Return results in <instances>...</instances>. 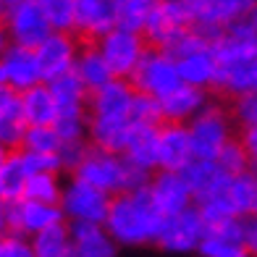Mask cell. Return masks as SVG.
<instances>
[{
  "label": "cell",
  "mask_w": 257,
  "mask_h": 257,
  "mask_svg": "<svg viewBox=\"0 0 257 257\" xmlns=\"http://www.w3.org/2000/svg\"><path fill=\"white\" fill-rule=\"evenodd\" d=\"M163 220H166V215L153 202L150 186H139V189L113 197L108 218H105V228L118 244L142 247V244L158 241Z\"/></svg>",
  "instance_id": "obj_1"
},
{
  "label": "cell",
  "mask_w": 257,
  "mask_h": 257,
  "mask_svg": "<svg viewBox=\"0 0 257 257\" xmlns=\"http://www.w3.org/2000/svg\"><path fill=\"white\" fill-rule=\"evenodd\" d=\"M74 176L89 181L92 186H97V189L113 197L150 184V173L137 168L132 160H126L123 153H110V150H102L95 145L87 150V155L74 168Z\"/></svg>",
  "instance_id": "obj_2"
},
{
  "label": "cell",
  "mask_w": 257,
  "mask_h": 257,
  "mask_svg": "<svg viewBox=\"0 0 257 257\" xmlns=\"http://www.w3.org/2000/svg\"><path fill=\"white\" fill-rule=\"evenodd\" d=\"M128 81L134 84L137 92H145V95L155 100L166 97L171 89H176L181 84L176 58L163 48H147V53L142 55V61L134 68Z\"/></svg>",
  "instance_id": "obj_3"
},
{
  "label": "cell",
  "mask_w": 257,
  "mask_h": 257,
  "mask_svg": "<svg viewBox=\"0 0 257 257\" xmlns=\"http://www.w3.org/2000/svg\"><path fill=\"white\" fill-rule=\"evenodd\" d=\"M189 27H194V21H192V8L186 0H158L145 21L142 34L150 48L166 50Z\"/></svg>",
  "instance_id": "obj_4"
},
{
  "label": "cell",
  "mask_w": 257,
  "mask_h": 257,
  "mask_svg": "<svg viewBox=\"0 0 257 257\" xmlns=\"http://www.w3.org/2000/svg\"><path fill=\"white\" fill-rule=\"evenodd\" d=\"M113 194L97 189L84 179H76L63 186L61 192V210L71 223H105Z\"/></svg>",
  "instance_id": "obj_5"
},
{
  "label": "cell",
  "mask_w": 257,
  "mask_h": 257,
  "mask_svg": "<svg viewBox=\"0 0 257 257\" xmlns=\"http://www.w3.org/2000/svg\"><path fill=\"white\" fill-rule=\"evenodd\" d=\"M97 48L108 61L113 76L118 79H132L134 68L139 66L142 55L147 53V40L142 32L126 29V27H113L108 34L97 40Z\"/></svg>",
  "instance_id": "obj_6"
},
{
  "label": "cell",
  "mask_w": 257,
  "mask_h": 257,
  "mask_svg": "<svg viewBox=\"0 0 257 257\" xmlns=\"http://www.w3.org/2000/svg\"><path fill=\"white\" fill-rule=\"evenodd\" d=\"M186 126H189L194 158H215L231 139V118L218 105H205Z\"/></svg>",
  "instance_id": "obj_7"
},
{
  "label": "cell",
  "mask_w": 257,
  "mask_h": 257,
  "mask_svg": "<svg viewBox=\"0 0 257 257\" xmlns=\"http://www.w3.org/2000/svg\"><path fill=\"white\" fill-rule=\"evenodd\" d=\"M6 27L14 45H24V48H37V45L53 32L50 19L45 16L42 6L37 0H19L6 11Z\"/></svg>",
  "instance_id": "obj_8"
},
{
  "label": "cell",
  "mask_w": 257,
  "mask_h": 257,
  "mask_svg": "<svg viewBox=\"0 0 257 257\" xmlns=\"http://www.w3.org/2000/svg\"><path fill=\"white\" fill-rule=\"evenodd\" d=\"M202 236H205V215L200 213L197 205H189L181 213L166 215L158 244L168 252H192L200 247Z\"/></svg>",
  "instance_id": "obj_9"
},
{
  "label": "cell",
  "mask_w": 257,
  "mask_h": 257,
  "mask_svg": "<svg viewBox=\"0 0 257 257\" xmlns=\"http://www.w3.org/2000/svg\"><path fill=\"white\" fill-rule=\"evenodd\" d=\"M189 8L194 27L210 32L215 37L218 32L247 19L257 8V0H194V3H189Z\"/></svg>",
  "instance_id": "obj_10"
},
{
  "label": "cell",
  "mask_w": 257,
  "mask_h": 257,
  "mask_svg": "<svg viewBox=\"0 0 257 257\" xmlns=\"http://www.w3.org/2000/svg\"><path fill=\"white\" fill-rule=\"evenodd\" d=\"M66 215L58 202H37L21 197L16 202H8V231L21 236H34L55 223H63Z\"/></svg>",
  "instance_id": "obj_11"
},
{
  "label": "cell",
  "mask_w": 257,
  "mask_h": 257,
  "mask_svg": "<svg viewBox=\"0 0 257 257\" xmlns=\"http://www.w3.org/2000/svg\"><path fill=\"white\" fill-rule=\"evenodd\" d=\"M37 61L42 68V79L50 81L55 76H63L68 71H74L76 55H79V42L71 34V29H53L37 48Z\"/></svg>",
  "instance_id": "obj_12"
},
{
  "label": "cell",
  "mask_w": 257,
  "mask_h": 257,
  "mask_svg": "<svg viewBox=\"0 0 257 257\" xmlns=\"http://www.w3.org/2000/svg\"><path fill=\"white\" fill-rule=\"evenodd\" d=\"M0 79H3L16 95H21L24 89L45 81L34 48H24V45L11 42L8 50L0 55Z\"/></svg>",
  "instance_id": "obj_13"
},
{
  "label": "cell",
  "mask_w": 257,
  "mask_h": 257,
  "mask_svg": "<svg viewBox=\"0 0 257 257\" xmlns=\"http://www.w3.org/2000/svg\"><path fill=\"white\" fill-rule=\"evenodd\" d=\"M194 160L189 126L179 121H166L158 126V168L184 171Z\"/></svg>",
  "instance_id": "obj_14"
},
{
  "label": "cell",
  "mask_w": 257,
  "mask_h": 257,
  "mask_svg": "<svg viewBox=\"0 0 257 257\" xmlns=\"http://www.w3.org/2000/svg\"><path fill=\"white\" fill-rule=\"evenodd\" d=\"M113 27H118V11L115 0H76L74 6V27L79 37L97 42L102 34H108Z\"/></svg>",
  "instance_id": "obj_15"
},
{
  "label": "cell",
  "mask_w": 257,
  "mask_h": 257,
  "mask_svg": "<svg viewBox=\"0 0 257 257\" xmlns=\"http://www.w3.org/2000/svg\"><path fill=\"white\" fill-rule=\"evenodd\" d=\"M150 194H153V202L158 205V210L163 215H173L181 213L189 205H194V194L186 184L181 171H163L158 168L155 179H150Z\"/></svg>",
  "instance_id": "obj_16"
},
{
  "label": "cell",
  "mask_w": 257,
  "mask_h": 257,
  "mask_svg": "<svg viewBox=\"0 0 257 257\" xmlns=\"http://www.w3.org/2000/svg\"><path fill=\"white\" fill-rule=\"evenodd\" d=\"M132 115H87V132L95 147L123 153L128 145V137L134 134Z\"/></svg>",
  "instance_id": "obj_17"
},
{
  "label": "cell",
  "mask_w": 257,
  "mask_h": 257,
  "mask_svg": "<svg viewBox=\"0 0 257 257\" xmlns=\"http://www.w3.org/2000/svg\"><path fill=\"white\" fill-rule=\"evenodd\" d=\"M137 89L126 79H110L100 89L89 92V115H132V102Z\"/></svg>",
  "instance_id": "obj_18"
},
{
  "label": "cell",
  "mask_w": 257,
  "mask_h": 257,
  "mask_svg": "<svg viewBox=\"0 0 257 257\" xmlns=\"http://www.w3.org/2000/svg\"><path fill=\"white\" fill-rule=\"evenodd\" d=\"M74 257H115L118 241L110 236L105 223H71Z\"/></svg>",
  "instance_id": "obj_19"
},
{
  "label": "cell",
  "mask_w": 257,
  "mask_h": 257,
  "mask_svg": "<svg viewBox=\"0 0 257 257\" xmlns=\"http://www.w3.org/2000/svg\"><path fill=\"white\" fill-rule=\"evenodd\" d=\"M158 102H160L163 121H179V123H189L207 105L205 102V89L184 84V81L176 89H171L166 97H160Z\"/></svg>",
  "instance_id": "obj_20"
},
{
  "label": "cell",
  "mask_w": 257,
  "mask_h": 257,
  "mask_svg": "<svg viewBox=\"0 0 257 257\" xmlns=\"http://www.w3.org/2000/svg\"><path fill=\"white\" fill-rule=\"evenodd\" d=\"M74 74L81 79V84H84L89 92H95L102 84H108L110 79H115L108 61H105V55L97 48V42H89V40H87L84 48H79L76 63H74Z\"/></svg>",
  "instance_id": "obj_21"
},
{
  "label": "cell",
  "mask_w": 257,
  "mask_h": 257,
  "mask_svg": "<svg viewBox=\"0 0 257 257\" xmlns=\"http://www.w3.org/2000/svg\"><path fill=\"white\" fill-rule=\"evenodd\" d=\"M21 110H24L29 126H53L58 118V102L48 87V81H40L19 95Z\"/></svg>",
  "instance_id": "obj_22"
},
{
  "label": "cell",
  "mask_w": 257,
  "mask_h": 257,
  "mask_svg": "<svg viewBox=\"0 0 257 257\" xmlns=\"http://www.w3.org/2000/svg\"><path fill=\"white\" fill-rule=\"evenodd\" d=\"M48 87L53 92V97L58 102V115H68V113H87V102H89V89L81 84V79L68 71L63 76H55L48 81Z\"/></svg>",
  "instance_id": "obj_23"
},
{
  "label": "cell",
  "mask_w": 257,
  "mask_h": 257,
  "mask_svg": "<svg viewBox=\"0 0 257 257\" xmlns=\"http://www.w3.org/2000/svg\"><path fill=\"white\" fill-rule=\"evenodd\" d=\"M158 126H137L123 150L126 160H132L137 168L147 173L158 171Z\"/></svg>",
  "instance_id": "obj_24"
},
{
  "label": "cell",
  "mask_w": 257,
  "mask_h": 257,
  "mask_svg": "<svg viewBox=\"0 0 257 257\" xmlns=\"http://www.w3.org/2000/svg\"><path fill=\"white\" fill-rule=\"evenodd\" d=\"M181 173H184L186 184H189L192 194H194V202L200 200V197H205L207 192H213L215 186L228 176V173H223L218 168V163L213 158H194Z\"/></svg>",
  "instance_id": "obj_25"
},
{
  "label": "cell",
  "mask_w": 257,
  "mask_h": 257,
  "mask_svg": "<svg viewBox=\"0 0 257 257\" xmlns=\"http://www.w3.org/2000/svg\"><path fill=\"white\" fill-rule=\"evenodd\" d=\"M34 257H74V239L71 226L55 223L32 236Z\"/></svg>",
  "instance_id": "obj_26"
},
{
  "label": "cell",
  "mask_w": 257,
  "mask_h": 257,
  "mask_svg": "<svg viewBox=\"0 0 257 257\" xmlns=\"http://www.w3.org/2000/svg\"><path fill=\"white\" fill-rule=\"evenodd\" d=\"M27 128H29V121H27L24 110H21V100L16 95L3 110H0V142L11 150H21Z\"/></svg>",
  "instance_id": "obj_27"
},
{
  "label": "cell",
  "mask_w": 257,
  "mask_h": 257,
  "mask_svg": "<svg viewBox=\"0 0 257 257\" xmlns=\"http://www.w3.org/2000/svg\"><path fill=\"white\" fill-rule=\"evenodd\" d=\"M27 179H29V173L24 168V163H21L19 153L14 150L11 158L3 163V168H0V197H3L6 202L21 200V197H24Z\"/></svg>",
  "instance_id": "obj_28"
},
{
  "label": "cell",
  "mask_w": 257,
  "mask_h": 257,
  "mask_svg": "<svg viewBox=\"0 0 257 257\" xmlns=\"http://www.w3.org/2000/svg\"><path fill=\"white\" fill-rule=\"evenodd\" d=\"M197 249L205 257H252L244 239L223 236V233H210V231H205V236H202Z\"/></svg>",
  "instance_id": "obj_29"
},
{
  "label": "cell",
  "mask_w": 257,
  "mask_h": 257,
  "mask_svg": "<svg viewBox=\"0 0 257 257\" xmlns=\"http://www.w3.org/2000/svg\"><path fill=\"white\" fill-rule=\"evenodd\" d=\"M61 192L63 186L55 173H29L24 186V197L37 202H61Z\"/></svg>",
  "instance_id": "obj_30"
},
{
  "label": "cell",
  "mask_w": 257,
  "mask_h": 257,
  "mask_svg": "<svg viewBox=\"0 0 257 257\" xmlns=\"http://www.w3.org/2000/svg\"><path fill=\"white\" fill-rule=\"evenodd\" d=\"M158 0H115V11H118V27L142 32L150 11L155 8Z\"/></svg>",
  "instance_id": "obj_31"
},
{
  "label": "cell",
  "mask_w": 257,
  "mask_h": 257,
  "mask_svg": "<svg viewBox=\"0 0 257 257\" xmlns=\"http://www.w3.org/2000/svg\"><path fill=\"white\" fill-rule=\"evenodd\" d=\"M218 163V168L228 173V176H233V173H241L249 168V158H247V150H244L241 139H228V142L223 145V150L213 158Z\"/></svg>",
  "instance_id": "obj_32"
},
{
  "label": "cell",
  "mask_w": 257,
  "mask_h": 257,
  "mask_svg": "<svg viewBox=\"0 0 257 257\" xmlns=\"http://www.w3.org/2000/svg\"><path fill=\"white\" fill-rule=\"evenodd\" d=\"M63 139L58 137L55 126H29L21 150H34V153H58Z\"/></svg>",
  "instance_id": "obj_33"
},
{
  "label": "cell",
  "mask_w": 257,
  "mask_h": 257,
  "mask_svg": "<svg viewBox=\"0 0 257 257\" xmlns=\"http://www.w3.org/2000/svg\"><path fill=\"white\" fill-rule=\"evenodd\" d=\"M132 121L134 126H158L163 121L160 102L155 97L145 95V92H137V97L132 102Z\"/></svg>",
  "instance_id": "obj_34"
},
{
  "label": "cell",
  "mask_w": 257,
  "mask_h": 257,
  "mask_svg": "<svg viewBox=\"0 0 257 257\" xmlns=\"http://www.w3.org/2000/svg\"><path fill=\"white\" fill-rule=\"evenodd\" d=\"M45 16L50 19L53 29H71L74 27V6L76 0H37Z\"/></svg>",
  "instance_id": "obj_35"
},
{
  "label": "cell",
  "mask_w": 257,
  "mask_h": 257,
  "mask_svg": "<svg viewBox=\"0 0 257 257\" xmlns=\"http://www.w3.org/2000/svg\"><path fill=\"white\" fill-rule=\"evenodd\" d=\"M16 153L24 163L27 173H58L63 168L58 153H34V150H16Z\"/></svg>",
  "instance_id": "obj_36"
},
{
  "label": "cell",
  "mask_w": 257,
  "mask_h": 257,
  "mask_svg": "<svg viewBox=\"0 0 257 257\" xmlns=\"http://www.w3.org/2000/svg\"><path fill=\"white\" fill-rule=\"evenodd\" d=\"M55 132L63 142H74V139H84L87 132V113H68L55 118Z\"/></svg>",
  "instance_id": "obj_37"
},
{
  "label": "cell",
  "mask_w": 257,
  "mask_h": 257,
  "mask_svg": "<svg viewBox=\"0 0 257 257\" xmlns=\"http://www.w3.org/2000/svg\"><path fill=\"white\" fill-rule=\"evenodd\" d=\"M0 252H3V257H34L32 239L21 236V233H14V231L0 236Z\"/></svg>",
  "instance_id": "obj_38"
},
{
  "label": "cell",
  "mask_w": 257,
  "mask_h": 257,
  "mask_svg": "<svg viewBox=\"0 0 257 257\" xmlns=\"http://www.w3.org/2000/svg\"><path fill=\"white\" fill-rule=\"evenodd\" d=\"M87 145H84V139H74V142H63L61 145V150H58V158H61V166L63 168H68V171H74L79 163H81V158L87 155Z\"/></svg>",
  "instance_id": "obj_39"
},
{
  "label": "cell",
  "mask_w": 257,
  "mask_h": 257,
  "mask_svg": "<svg viewBox=\"0 0 257 257\" xmlns=\"http://www.w3.org/2000/svg\"><path fill=\"white\" fill-rule=\"evenodd\" d=\"M236 118L244 126H257V92H247V95L236 97Z\"/></svg>",
  "instance_id": "obj_40"
},
{
  "label": "cell",
  "mask_w": 257,
  "mask_h": 257,
  "mask_svg": "<svg viewBox=\"0 0 257 257\" xmlns=\"http://www.w3.org/2000/svg\"><path fill=\"white\" fill-rule=\"evenodd\" d=\"M241 145H244V150H247L249 168H254V171H257V126H244Z\"/></svg>",
  "instance_id": "obj_41"
},
{
  "label": "cell",
  "mask_w": 257,
  "mask_h": 257,
  "mask_svg": "<svg viewBox=\"0 0 257 257\" xmlns=\"http://www.w3.org/2000/svg\"><path fill=\"white\" fill-rule=\"evenodd\" d=\"M244 244L252 257H257V215L244 220Z\"/></svg>",
  "instance_id": "obj_42"
},
{
  "label": "cell",
  "mask_w": 257,
  "mask_h": 257,
  "mask_svg": "<svg viewBox=\"0 0 257 257\" xmlns=\"http://www.w3.org/2000/svg\"><path fill=\"white\" fill-rule=\"evenodd\" d=\"M14 97H16V92L11 89V87L6 84V81H3V79H0V110H3L6 105H8L11 100H14Z\"/></svg>",
  "instance_id": "obj_43"
},
{
  "label": "cell",
  "mask_w": 257,
  "mask_h": 257,
  "mask_svg": "<svg viewBox=\"0 0 257 257\" xmlns=\"http://www.w3.org/2000/svg\"><path fill=\"white\" fill-rule=\"evenodd\" d=\"M8 233V202L0 197V236Z\"/></svg>",
  "instance_id": "obj_44"
},
{
  "label": "cell",
  "mask_w": 257,
  "mask_h": 257,
  "mask_svg": "<svg viewBox=\"0 0 257 257\" xmlns=\"http://www.w3.org/2000/svg\"><path fill=\"white\" fill-rule=\"evenodd\" d=\"M8 45H11V34H8V27H6V21L0 19V55H3L8 50Z\"/></svg>",
  "instance_id": "obj_45"
},
{
  "label": "cell",
  "mask_w": 257,
  "mask_h": 257,
  "mask_svg": "<svg viewBox=\"0 0 257 257\" xmlns=\"http://www.w3.org/2000/svg\"><path fill=\"white\" fill-rule=\"evenodd\" d=\"M247 24H249V29H252V34H254V40H257V8L247 16Z\"/></svg>",
  "instance_id": "obj_46"
},
{
  "label": "cell",
  "mask_w": 257,
  "mask_h": 257,
  "mask_svg": "<svg viewBox=\"0 0 257 257\" xmlns=\"http://www.w3.org/2000/svg\"><path fill=\"white\" fill-rule=\"evenodd\" d=\"M11 153H14V150H11V147H6L3 142H0V168H3V163L11 158Z\"/></svg>",
  "instance_id": "obj_47"
},
{
  "label": "cell",
  "mask_w": 257,
  "mask_h": 257,
  "mask_svg": "<svg viewBox=\"0 0 257 257\" xmlns=\"http://www.w3.org/2000/svg\"><path fill=\"white\" fill-rule=\"evenodd\" d=\"M6 11H8V3H6V0H0V19L6 16Z\"/></svg>",
  "instance_id": "obj_48"
},
{
  "label": "cell",
  "mask_w": 257,
  "mask_h": 257,
  "mask_svg": "<svg viewBox=\"0 0 257 257\" xmlns=\"http://www.w3.org/2000/svg\"><path fill=\"white\" fill-rule=\"evenodd\" d=\"M6 3H8V8H11V6H14V3H19V0H6Z\"/></svg>",
  "instance_id": "obj_49"
},
{
  "label": "cell",
  "mask_w": 257,
  "mask_h": 257,
  "mask_svg": "<svg viewBox=\"0 0 257 257\" xmlns=\"http://www.w3.org/2000/svg\"><path fill=\"white\" fill-rule=\"evenodd\" d=\"M186 3H194V0H186Z\"/></svg>",
  "instance_id": "obj_50"
}]
</instances>
